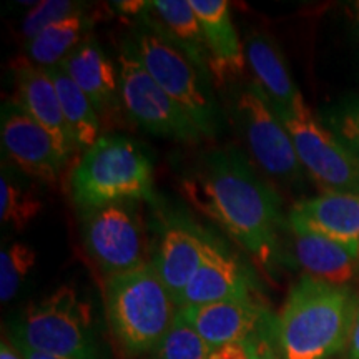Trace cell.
<instances>
[{"mask_svg": "<svg viewBox=\"0 0 359 359\" xmlns=\"http://www.w3.org/2000/svg\"><path fill=\"white\" fill-rule=\"evenodd\" d=\"M183 195L268 271L281 262L280 198L236 147L217 148L183 182Z\"/></svg>", "mask_w": 359, "mask_h": 359, "instance_id": "cell-1", "label": "cell"}, {"mask_svg": "<svg viewBox=\"0 0 359 359\" xmlns=\"http://www.w3.org/2000/svg\"><path fill=\"white\" fill-rule=\"evenodd\" d=\"M356 294L348 286L304 275L291 286L276 318L283 359H333L346 351Z\"/></svg>", "mask_w": 359, "mask_h": 359, "instance_id": "cell-2", "label": "cell"}, {"mask_svg": "<svg viewBox=\"0 0 359 359\" xmlns=\"http://www.w3.org/2000/svg\"><path fill=\"white\" fill-rule=\"evenodd\" d=\"M105 308L111 333L128 356H147L178 313L151 263L107 278Z\"/></svg>", "mask_w": 359, "mask_h": 359, "instance_id": "cell-3", "label": "cell"}, {"mask_svg": "<svg viewBox=\"0 0 359 359\" xmlns=\"http://www.w3.org/2000/svg\"><path fill=\"white\" fill-rule=\"evenodd\" d=\"M130 40L148 75L190 116L203 137L217 133L219 111L210 87L212 77L170 39L148 8L133 25Z\"/></svg>", "mask_w": 359, "mask_h": 359, "instance_id": "cell-4", "label": "cell"}, {"mask_svg": "<svg viewBox=\"0 0 359 359\" xmlns=\"http://www.w3.org/2000/svg\"><path fill=\"white\" fill-rule=\"evenodd\" d=\"M72 196L83 210L120 201L154 198V167L137 143L120 135H102L75 167Z\"/></svg>", "mask_w": 359, "mask_h": 359, "instance_id": "cell-5", "label": "cell"}, {"mask_svg": "<svg viewBox=\"0 0 359 359\" xmlns=\"http://www.w3.org/2000/svg\"><path fill=\"white\" fill-rule=\"evenodd\" d=\"M11 334L12 343L37 353L72 359L98 358L92 308L69 285L30 303L13 321Z\"/></svg>", "mask_w": 359, "mask_h": 359, "instance_id": "cell-6", "label": "cell"}, {"mask_svg": "<svg viewBox=\"0 0 359 359\" xmlns=\"http://www.w3.org/2000/svg\"><path fill=\"white\" fill-rule=\"evenodd\" d=\"M273 110L288 130L302 167L323 193L359 195V156L318 122L303 95L288 109Z\"/></svg>", "mask_w": 359, "mask_h": 359, "instance_id": "cell-7", "label": "cell"}, {"mask_svg": "<svg viewBox=\"0 0 359 359\" xmlns=\"http://www.w3.org/2000/svg\"><path fill=\"white\" fill-rule=\"evenodd\" d=\"M118 79L123 109L138 127L182 143L201 140L203 133L195 122L148 75L130 39L120 45Z\"/></svg>", "mask_w": 359, "mask_h": 359, "instance_id": "cell-8", "label": "cell"}, {"mask_svg": "<svg viewBox=\"0 0 359 359\" xmlns=\"http://www.w3.org/2000/svg\"><path fill=\"white\" fill-rule=\"evenodd\" d=\"M83 241L107 278L147 264L145 231L135 201L85 210Z\"/></svg>", "mask_w": 359, "mask_h": 359, "instance_id": "cell-9", "label": "cell"}, {"mask_svg": "<svg viewBox=\"0 0 359 359\" xmlns=\"http://www.w3.org/2000/svg\"><path fill=\"white\" fill-rule=\"evenodd\" d=\"M235 116L251 156L263 172L283 182L298 177L302 163L293 140L257 82L238 92Z\"/></svg>", "mask_w": 359, "mask_h": 359, "instance_id": "cell-10", "label": "cell"}, {"mask_svg": "<svg viewBox=\"0 0 359 359\" xmlns=\"http://www.w3.org/2000/svg\"><path fill=\"white\" fill-rule=\"evenodd\" d=\"M2 147L8 160L27 177L55 183L67 160L45 128L35 122L15 102L2 105L0 122Z\"/></svg>", "mask_w": 359, "mask_h": 359, "instance_id": "cell-11", "label": "cell"}, {"mask_svg": "<svg viewBox=\"0 0 359 359\" xmlns=\"http://www.w3.org/2000/svg\"><path fill=\"white\" fill-rule=\"evenodd\" d=\"M178 314L212 349L245 343L259 331L276 326V318L257 298L185 306L178 309Z\"/></svg>", "mask_w": 359, "mask_h": 359, "instance_id": "cell-12", "label": "cell"}, {"mask_svg": "<svg viewBox=\"0 0 359 359\" xmlns=\"http://www.w3.org/2000/svg\"><path fill=\"white\" fill-rule=\"evenodd\" d=\"M255 293L257 283L246 264L230 248L206 233L203 259L180 298L178 309L226 299L255 298Z\"/></svg>", "mask_w": 359, "mask_h": 359, "instance_id": "cell-13", "label": "cell"}, {"mask_svg": "<svg viewBox=\"0 0 359 359\" xmlns=\"http://www.w3.org/2000/svg\"><path fill=\"white\" fill-rule=\"evenodd\" d=\"M13 77H15V98L12 102H15L40 127L47 130L58 151L69 161L77 147L67 128L55 83L48 70L30 60H19L13 67Z\"/></svg>", "mask_w": 359, "mask_h": 359, "instance_id": "cell-14", "label": "cell"}, {"mask_svg": "<svg viewBox=\"0 0 359 359\" xmlns=\"http://www.w3.org/2000/svg\"><path fill=\"white\" fill-rule=\"evenodd\" d=\"M205 243L206 231L198 230L183 219L170 222L161 233L151 266L170 291L177 308L188 283L200 268Z\"/></svg>", "mask_w": 359, "mask_h": 359, "instance_id": "cell-15", "label": "cell"}, {"mask_svg": "<svg viewBox=\"0 0 359 359\" xmlns=\"http://www.w3.org/2000/svg\"><path fill=\"white\" fill-rule=\"evenodd\" d=\"M198 17L208 50L210 74L218 83L231 82L245 74V47L224 0H190Z\"/></svg>", "mask_w": 359, "mask_h": 359, "instance_id": "cell-16", "label": "cell"}, {"mask_svg": "<svg viewBox=\"0 0 359 359\" xmlns=\"http://www.w3.org/2000/svg\"><path fill=\"white\" fill-rule=\"evenodd\" d=\"M288 224L359 250V195L323 193L299 201L288 215Z\"/></svg>", "mask_w": 359, "mask_h": 359, "instance_id": "cell-17", "label": "cell"}, {"mask_svg": "<svg viewBox=\"0 0 359 359\" xmlns=\"http://www.w3.org/2000/svg\"><path fill=\"white\" fill-rule=\"evenodd\" d=\"M60 65L92 102L98 116L107 118L118 110L122 103L118 69L92 35L85 37Z\"/></svg>", "mask_w": 359, "mask_h": 359, "instance_id": "cell-18", "label": "cell"}, {"mask_svg": "<svg viewBox=\"0 0 359 359\" xmlns=\"http://www.w3.org/2000/svg\"><path fill=\"white\" fill-rule=\"evenodd\" d=\"M294 253L308 276L346 286L359 269V250L318 233L291 228Z\"/></svg>", "mask_w": 359, "mask_h": 359, "instance_id": "cell-19", "label": "cell"}, {"mask_svg": "<svg viewBox=\"0 0 359 359\" xmlns=\"http://www.w3.org/2000/svg\"><path fill=\"white\" fill-rule=\"evenodd\" d=\"M245 57L257 77V83L273 107L288 109L302 95L291 79L281 50L268 35L263 32L251 34L245 43Z\"/></svg>", "mask_w": 359, "mask_h": 359, "instance_id": "cell-20", "label": "cell"}, {"mask_svg": "<svg viewBox=\"0 0 359 359\" xmlns=\"http://www.w3.org/2000/svg\"><path fill=\"white\" fill-rule=\"evenodd\" d=\"M148 12L160 22L170 39L195 62V65L212 77L203 30L190 0H154L148 2Z\"/></svg>", "mask_w": 359, "mask_h": 359, "instance_id": "cell-21", "label": "cell"}, {"mask_svg": "<svg viewBox=\"0 0 359 359\" xmlns=\"http://www.w3.org/2000/svg\"><path fill=\"white\" fill-rule=\"evenodd\" d=\"M47 70L50 74L53 83H55L62 114H64L72 140H74L77 150H80V148L88 150L102 137L100 116L93 109L92 102L88 100L87 95L67 75L64 67L55 65Z\"/></svg>", "mask_w": 359, "mask_h": 359, "instance_id": "cell-22", "label": "cell"}, {"mask_svg": "<svg viewBox=\"0 0 359 359\" xmlns=\"http://www.w3.org/2000/svg\"><path fill=\"white\" fill-rule=\"evenodd\" d=\"M90 24V17L82 7L67 19L48 25L37 37L27 42L30 62L43 69L60 65L82 43Z\"/></svg>", "mask_w": 359, "mask_h": 359, "instance_id": "cell-23", "label": "cell"}, {"mask_svg": "<svg viewBox=\"0 0 359 359\" xmlns=\"http://www.w3.org/2000/svg\"><path fill=\"white\" fill-rule=\"evenodd\" d=\"M43 203L37 191L17 180L8 170L2 168L0 177V222L22 231L39 217Z\"/></svg>", "mask_w": 359, "mask_h": 359, "instance_id": "cell-24", "label": "cell"}, {"mask_svg": "<svg viewBox=\"0 0 359 359\" xmlns=\"http://www.w3.org/2000/svg\"><path fill=\"white\" fill-rule=\"evenodd\" d=\"M37 253L22 241H8L0 250V299L8 303L15 298L27 278L34 271Z\"/></svg>", "mask_w": 359, "mask_h": 359, "instance_id": "cell-25", "label": "cell"}, {"mask_svg": "<svg viewBox=\"0 0 359 359\" xmlns=\"http://www.w3.org/2000/svg\"><path fill=\"white\" fill-rule=\"evenodd\" d=\"M213 349L177 313L173 325L147 359H210Z\"/></svg>", "mask_w": 359, "mask_h": 359, "instance_id": "cell-26", "label": "cell"}, {"mask_svg": "<svg viewBox=\"0 0 359 359\" xmlns=\"http://www.w3.org/2000/svg\"><path fill=\"white\" fill-rule=\"evenodd\" d=\"M82 7L83 6L77 2H70V0H45V2L35 4L25 15L24 24H22V35L30 42L48 25L67 19Z\"/></svg>", "mask_w": 359, "mask_h": 359, "instance_id": "cell-27", "label": "cell"}, {"mask_svg": "<svg viewBox=\"0 0 359 359\" xmlns=\"http://www.w3.org/2000/svg\"><path fill=\"white\" fill-rule=\"evenodd\" d=\"M334 130L349 150L359 156V103L344 109L334 122Z\"/></svg>", "mask_w": 359, "mask_h": 359, "instance_id": "cell-28", "label": "cell"}, {"mask_svg": "<svg viewBox=\"0 0 359 359\" xmlns=\"http://www.w3.org/2000/svg\"><path fill=\"white\" fill-rule=\"evenodd\" d=\"M250 359H283L276 344V326L266 327L245 341Z\"/></svg>", "mask_w": 359, "mask_h": 359, "instance_id": "cell-29", "label": "cell"}, {"mask_svg": "<svg viewBox=\"0 0 359 359\" xmlns=\"http://www.w3.org/2000/svg\"><path fill=\"white\" fill-rule=\"evenodd\" d=\"M210 359H250V354L243 343H231L213 349Z\"/></svg>", "mask_w": 359, "mask_h": 359, "instance_id": "cell-30", "label": "cell"}, {"mask_svg": "<svg viewBox=\"0 0 359 359\" xmlns=\"http://www.w3.org/2000/svg\"><path fill=\"white\" fill-rule=\"evenodd\" d=\"M346 359H359V294L356 296V309H354L351 334H349Z\"/></svg>", "mask_w": 359, "mask_h": 359, "instance_id": "cell-31", "label": "cell"}, {"mask_svg": "<svg viewBox=\"0 0 359 359\" xmlns=\"http://www.w3.org/2000/svg\"><path fill=\"white\" fill-rule=\"evenodd\" d=\"M114 7L116 11H120L122 13H127V15H138V13H145L148 8V2H115Z\"/></svg>", "mask_w": 359, "mask_h": 359, "instance_id": "cell-32", "label": "cell"}, {"mask_svg": "<svg viewBox=\"0 0 359 359\" xmlns=\"http://www.w3.org/2000/svg\"><path fill=\"white\" fill-rule=\"evenodd\" d=\"M13 346L19 349V353L22 354L24 359H72V358H64V356H52V354H43V353H37L34 349L24 346V344H17L13 343Z\"/></svg>", "mask_w": 359, "mask_h": 359, "instance_id": "cell-33", "label": "cell"}, {"mask_svg": "<svg viewBox=\"0 0 359 359\" xmlns=\"http://www.w3.org/2000/svg\"><path fill=\"white\" fill-rule=\"evenodd\" d=\"M0 359H24L19 349L13 346L12 341L4 339L2 344H0Z\"/></svg>", "mask_w": 359, "mask_h": 359, "instance_id": "cell-34", "label": "cell"}, {"mask_svg": "<svg viewBox=\"0 0 359 359\" xmlns=\"http://www.w3.org/2000/svg\"><path fill=\"white\" fill-rule=\"evenodd\" d=\"M356 17H358V22H359V2L356 4Z\"/></svg>", "mask_w": 359, "mask_h": 359, "instance_id": "cell-35", "label": "cell"}]
</instances>
